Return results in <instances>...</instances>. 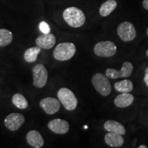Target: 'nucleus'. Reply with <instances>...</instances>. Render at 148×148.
Instances as JSON below:
<instances>
[{"label": "nucleus", "mask_w": 148, "mask_h": 148, "mask_svg": "<svg viewBox=\"0 0 148 148\" xmlns=\"http://www.w3.org/2000/svg\"><path fill=\"white\" fill-rule=\"evenodd\" d=\"M146 54H147V57H148V49H147V51H146Z\"/></svg>", "instance_id": "nucleus-26"}, {"label": "nucleus", "mask_w": 148, "mask_h": 148, "mask_svg": "<svg viewBox=\"0 0 148 148\" xmlns=\"http://www.w3.org/2000/svg\"><path fill=\"white\" fill-rule=\"evenodd\" d=\"M143 7L145 9V10H148V0H143Z\"/></svg>", "instance_id": "nucleus-24"}, {"label": "nucleus", "mask_w": 148, "mask_h": 148, "mask_svg": "<svg viewBox=\"0 0 148 148\" xmlns=\"http://www.w3.org/2000/svg\"><path fill=\"white\" fill-rule=\"evenodd\" d=\"M33 85L36 88H42L47 84L48 72L42 64H36L32 69Z\"/></svg>", "instance_id": "nucleus-5"}, {"label": "nucleus", "mask_w": 148, "mask_h": 148, "mask_svg": "<svg viewBox=\"0 0 148 148\" xmlns=\"http://www.w3.org/2000/svg\"><path fill=\"white\" fill-rule=\"evenodd\" d=\"M114 88L118 92H130L133 89V84L130 79H124L116 82L114 85Z\"/></svg>", "instance_id": "nucleus-19"}, {"label": "nucleus", "mask_w": 148, "mask_h": 148, "mask_svg": "<svg viewBox=\"0 0 148 148\" xmlns=\"http://www.w3.org/2000/svg\"><path fill=\"white\" fill-rule=\"evenodd\" d=\"M134 101V96L129 92H121L114 99V103L119 108H125L130 106Z\"/></svg>", "instance_id": "nucleus-14"}, {"label": "nucleus", "mask_w": 148, "mask_h": 148, "mask_svg": "<svg viewBox=\"0 0 148 148\" xmlns=\"http://www.w3.org/2000/svg\"><path fill=\"white\" fill-rule=\"evenodd\" d=\"M132 64L130 62H123L121 69L117 71L114 69L108 68L106 70L105 75L110 79H116L119 77H127L131 75L133 71Z\"/></svg>", "instance_id": "nucleus-8"}, {"label": "nucleus", "mask_w": 148, "mask_h": 148, "mask_svg": "<svg viewBox=\"0 0 148 148\" xmlns=\"http://www.w3.org/2000/svg\"><path fill=\"white\" fill-rule=\"evenodd\" d=\"M25 122V116L16 112L9 114L4 119L5 126L10 131H16L22 126Z\"/></svg>", "instance_id": "nucleus-9"}, {"label": "nucleus", "mask_w": 148, "mask_h": 148, "mask_svg": "<svg viewBox=\"0 0 148 148\" xmlns=\"http://www.w3.org/2000/svg\"><path fill=\"white\" fill-rule=\"evenodd\" d=\"M39 29L40 32H42V34H49L50 33V27H49V24L45 21H41L38 25Z\"/></svg>", "instance_id": "nucleus-22"}, {"label": "nucleus", "mask_w": 148, "mask_h": 148, "mask_svg": "<svg viewBox=\"0 0 148 148\" xmlns=\"http://www.w3.org/2000/svg\"><path fill=\"white\" fill-rule=\"evenodd\" d=\"M63 18L66 23L72 27L82 26L86 21L84 12L76 7H69L64 10Z\"/></svg>", "instance_id": "nucleus-1"}, {"label": "nucleus", "mask_w": 148, "mask_h": 148, "mask_svg": "<svg viewBox=\"0 0 148 148\" xmlns=\"http://www.w3.org/2000/svg\"><path fill=\"white\" fill-rule=\"evenodd\" d=\"M103 127L106 131L110 132H114L116 134L123 135L125 134V128L123 125L119 122L113 121V120H108L105 122Z\"/></svg>", "instance_id": "nucleus-16"}, {"label": "nucleus", "mask_w": 148, "mask_h": 148, "mask_svg": "<svg viewBox=\"0 0 148 148\" xmlns=\"http://www.w3.org/2000/svg\"><path fill=\"white\" fill-rule=\"evenodd\" d=\"M12 102L16 108L25 109L28 106V102L25 97L21 93H16L12 96Z\"/></svg>", "instance_id": "nucleus-21"}, {"label": "nucleus", "mask_w": 148, "mask_h": 148, "mask_svg": "<svg viewBox=\"0 0 148 148\" xmlns=\"http://www.w3.org/2000/svg\"><path fill=\"white\" fill-rule=\"evenodd\" d=\"M41 48L39 47H33L27 49L24 53V59L27 62H34L38 58V55L39 54Z\"/></svg>", "instance_id": "nucleus-18"}, {"label": "nucleus", "mask_w": 148, "mask_h": 148, "mask_svg": "<svg viewBox=\"0 0 148 148\" xmlns=\"http://www.w3.org/2000/svg\"><path fill=\"white\" fill-rule=\"evenodd\" d=\"M26 140L29 145L34 148L42 147L44 145V140L42 135L38 131H29L26 134Z\"/></svg>", "instance_id": "nucleus-13"}, {"label": "nucleus", "mask_w": 148, "mask_h": 148, "mask_svg": "<svg viewBox=\"0 0 148 148\" xmlns=\"http://www.w3.org/2000/svg\"><path fill=\"white\" fill-rule=\"evenodd\" d=\"M104 140L107 145L112 147H121L124 143V139L121 135L114 132L107 133L104 136Z\"/></svg>", "instance_id": "nucleus-15"}, {"label": "nucleus", "mask_w": 148, "mask_h": 148, "mask_svg": "<svg viewBox=\"0 0 148 148\" xmlns=\"http://www.w3.org/2000/svg\"><path fill=\"white\" fill-rule=\"evenodd\" d=\"M144 82H145L146 86L148 87V67L145 69V76H144Z\"/></svg>", "instance_id": "nucleus-23"}, {"label": "nucleus", "mask_w": 148, "mask_h": 148, "mask_svg": "<svg viewBox=\"0 0 148 148\" xmlns=\"http://www.w3.org/2000/svg\"><path fill=\"white\" fill-rule=\"evenodd\" d=\"M117 3L115 0H108L103 3L99 8V14L102 16H107L115 10Z\"/></svg>", "instance_id": "nucleus-17"}, {"label": "nucleus", "mask_w": 148, "mask_h": 148, "mask_svg": "<svg viewBox=\"0 0 148 148\" xmlns=\"http://www.w3.org/2000/svg\"><path fill=\"white\" fill-rule=\"evenodd\" d=\"M76 51L75 45L72 42H61L56 47L53 52V58L59 61H66L71 59Z\"/></svg>", "instance_id": "nucleus-2"}, {"label": "nucleus", "mask_w": 148, "mask_h": 148, "mask_svg": "<svg viewBox=\"0 0 148 148\" xmlns=\"http://www.w3.org/2000/svg\"><path fill=\"white\" fill-rule=\"evenodd\" d=\"M146 33H147V35L148 36V27H147V32H146Z\"/></svg>", "instance_id": "nucleus-27"}, {"label": "nucleus", "mask_w": 148, "mask_h": 148, "mask_svg": "<svg viewBox=\"0 0 148 148\" xmlns=\"http://www.w3.org/2000/svg\"><path fill=\"white\" fill-rule=\"evenodd\" d=\"M147 147L146 145H141L140 146H138V148H147Z\"/></svg>", "instance_id": "nucleus-25"}, {"label": "nucleus", "mask_w": 148, "mask_h": 148, "mask_svg": "<svg viewBox=\"0 0 148 148\" xmlns=\"http://www.w3.org/2000/svg\"><path fill=\"white\" fill-rule=\"evenodd\" d=\"M40 106L48 114H53L60 110V101L56 98L48 97L42 99L40 101Z\"/></svg>", "instance_id": "nucleus-10"}, {"label": "nucleus", "mask_w": 148, "mask_h": 148, "mask_svg": "<svg viewBox=\"0 0 148 148\" xmlns=\"http://www.w3.org/2000/svg\"><path fill=\"white\" fill-rule=\"evenodd\" d=\"M13 39V35L10 30L0 29V47H5L11 43Z\"/></svg>", "instance_id": "nucleus-20"}, {"label": "nucleus", "mask_w": 148, "mask_h": 148, "mask_svg": "<svg viewBox=\"0 0 148 148\" xmlns=\"http://www.w3.org/2000/svg\"><path fill=\"white\" fill-rule=\"evenodd\" d=\"M92 84L95 90L102 96H108L111 92V84L108 77L102 73H95L92 77Z\"/></svg>", "instance_id": "nucleus-3"}, {"label": "nucleus", "mask_w": 148, "mask_h": 148, "mask_svg": "<svg viewBox=\"0 0 148 148\" xmlns=\"http://www.w3.org/2000/svg\"><path fill=\"white\" fill-rule=\"evenodd\" d=\"M117 34L119 38L125 42L132 41L136 36L134 25L128 21H124L118 25Z\"/></svg>", "instance_id": "nucleus-7"}, {"label": "nucleus", "mask_w": 148, "mask_h": 148, "mask_svg": "<svg viewBox=\"0 0 148 148\" xmlns=\"http://www.w3.org/2000/svg\"><path fill=\"white\" fill-rule=\"evenodd\" d=\"M94 52L97 56L108 58L116 52V47L114 42L110 40L97 42L94 47Z\"/></svg>", "instance_id": "nucleus-6"}, {"label": "nucleus", "mask_w": 148, "mask_h": 148, "mask_svg": "<svg viewBox=\"0 0 148 148\" xmlns=\"http://www.w3.org/2000/svg\"><path fill=\"white\" fill-rule=\"evenodd\" d=\"M36 45L41 49H51L56 43V37L53 34H43L40 35L35 40Z\"/></svg>", "instance_id": "nucleus-12"}, {"label": "nucleus", "mask_w": 148, "mask_h": 148, "mask_svg": "<svg viewBox=\"0 0 148 148\" xmlns=\"http://www.w3.org/2000/svg\"><path fill=\"white\" fill-rule=\"evenodd\" d=\"M47 127L51 132L58 134H64L69 130V124L65 120L54 119L47 123Z\"/></svg>", "instance_id": "nucleus-11"}, {"label": "nucleus", "mask_w": 148, "mask_h": 148, "mask_svg": "<svg viewBox=\"0 0 148 148\" xmlns=\"http://www.w3.org/2000/svg\"><path fill=\"white\" fill-rule=\"evenodd\" d=\"M57 95L58 100L66 110L72 111L76 108L77 100L72 90L67 88H61L58 91Z\"/></svg>", "instance_id": "nucleus-4"}]
</instances>
